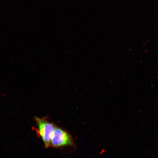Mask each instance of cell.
<instances>
[{"label":"cell","mask_w":158,"mask_h":158,"mask_svg":"<svg viewBox=\"0 0 158 158\" xmlns=\"http://www.w3.org/2000/svg\"><path fill=\"white\" fill-rule=\"evenodd\" d=\"M74 143L72 136L62 128L55 127L51 143V147L60 148L73 147Z\"/></svg>","instance_id":"7a4b0ae2"},{"label":"cell","mask_w":158,"mask_h":158,"mask_svg":"<svg viewBox=\"0 0 158 158\" xmlns=\"http://www.w3.org/2000/svg\"><path fill=\"white\" fill-rule=\"evenodd\" d=\"M35 121L37 127L35 130L37 135L42 139L45 148L51 147V139L56 126L46 118L35 117Z\"/></svg>","instance_id":"6da1fadb"}]
</instances>
